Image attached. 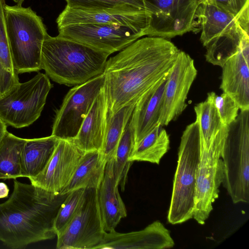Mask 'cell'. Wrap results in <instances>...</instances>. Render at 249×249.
<instances>
[{
	"label": "cell",
	"instance_id": "6da1fadb",
	"mask_svg": "<svg viewBox=\"0 0 249 249\" xmlns=\"http://www.w3.org/2000/svg\"><path fill=\"white\" fill-rule=\"evenodd\" d=\"M179 50L167 38L147 36L107 60L103 74L108 114L136 104L146 91L168 76Z\"/></svg>",
	"mask_w": 249,
	"mask_h": 249
},
{
	"label": "cell",
	"instance_id": "7a4b0ae2",
	"mask_svg": "<svg viewBox=\"0 0 249 249\" xmlns=\"http://www.w3.org/2000/svg\"><path fill=\"white\" fill-rule=\"evenodd\" d=\"M68 194L49 192L14 179L13 192L0 204V241L10 249H23L54 238L55 217Z\"/></svg>",
	"mask_w": 249,
	"mask_h": 249
},
{
	"label": "cell",
	"instance_id": "3957f363",
	"mask_svg": "<svg viewBox=\"0 0 249 249\" xmlns=\"http://www.w3.org/2000/svg\"><path fill=\"white\" fill-rule=\"evenodd\" d=\"M109 54L80 42L49 35L41 51V68L53 81L73 86L104 73Z\"/></svg>",
	"mask_w": 249,
	"mask_h": 249
},
{
	"label": "cell",
	"instance_id": "277c9868",
	"mask_svg": "<svg viewBox=\"0 0 249 249\" xmlns=\"http://www.w3.org/2000/svg\"><path fill=\"white\" fill-rule=\"evenodd\" d=\"M5 25L14 68L19 73L41 68L43 42L49 35L41 17L31 7H4Z\"/></svg>",
	"mask_w": 249,
	"mask_h": 249
},
{
	"label": "cell",
	"instance_id": "5b68a950",
	"mask_svg": "<svg viewBox=\"0 0 249 249\" xmlns=\"http://www.w3.org/2000/svg\"><path fill=\"white\" fill-rule=\"evenodd\" d=\"M201 151V137L196 120L186 127L180 139L167 214L171 224H181L193 217L196 174Z\"/></svg>",
	"mask_w": 249,
	"mask_h": 249
},
{
	"label": "cell",
	"instance_id": "8992f818",
	"mask_svg": "<svg viewBox=\"0 0 249 249\" xmlns=\"http://www.w3.org/2000/svg\"><path fill=\"white\" fill-rule=\"evenodd\" d=\"M221 158L222 184L233 203L249 202V110H240L228 125Z\"/></svg>",
	"mask_w": 249,
	"mask_h": 249
},
{
	"label": "cell",
	"instance_id": "52a82bcc",
	"mask_svg": "<svg viewBox=\"0 0 249 249\" xmlns=\"http://www.w3.org/2000/svg\"><path fill=\"white\" fill-rule=\"evenodd\" d=\"M52 87L48 76L41 72L19 83L0 98V119L16 128L30 125L41 115Z\"/></svg>",
	"mask_w": 249,
	"mask_h": 249
},
{
	"label": "cell",
	"instance_id": "ba28073f",
	"mask_svg": "<svg viewBox=\"0 0 249 249\" xmlns=\"http://www.w3.org/2000/svg\"><path fill=\"white\" fill-rule=\"evenodd\" d=\"M228 126L216 137L209 149L201 144L200 162L196 174L193 217L203 225L213 210L212 204L219 196L222 183L224 164L221 159Z\"/></svg>",
	"mask_w": 249,
	"mask_h": 249
},
{
	"label": "cell",
	"instance_id": "9c48e42d",
	"mask_svg": "<svg viewBox=\"0 0 249 249\" xmlns=\"http://www.w3.org/2000/svg\"><path fill=\"white\" fill-rule=\"evenodd\" d=\"M104 230L98 203V190L85 189L84 196L76 214L57 236L58 249H95L103 241Z\"/></svg>",
	"mask_w": 249,
	"mask_h": 249
},
{
	"label": "cell",
	"instance_id": "30bf717a",
	"mask_svg": "<svg viewBox=\"0 0 249 249\" xmlns=\"http://www.w3.org/2000/svg\"><path fill=\"white\" fill-rule=\"evenodd\" d=\"M104 83L103 73L70 89L56 112L51 135L59 140H72Z\"/></svg>",
	"mask_w": 249,
	"mask_h": 249
},
{
	"label": "cell",
	"instance_id": "8fae6325",
	"mask_svg": "<svg viewBox=\"0 0 249 249\" xmlns=\"http://www.w3.org/2000/svg\"><path fill=\"white\" fill-rule=\"evenodd\" d=\"M149 16L146 36L164 38L192 31L200 0H142Z\"/></svg>",
	"mask_w": 249,
	"mask_h": 249
},
{
	"label": "cell",
	"instance_id": "7c38bea8",
	"mask_svg": "<svg viewBox=\"0 0 249 249\" xmlns=\"http://www.w3.org/2000/svg\"><path fill=\"white\" fill-rule=\"evenodd\" d=\"M58 36L72 40L109 55L145 36V32L112 24H79L58 28Z\"/></svg>",
	"mask_w": 249,
	"mask_h": 249
},
{
	"label": "cell",
	"instance_id": "4fadbf2b",
	"mask_svg": "<svg viewBox=\"0 0 249 249\" xmlns=\"http://www.w3.org/2000/svg\"><path fill=\"white\" fill-rule=\"evenodd\" d=\"M197 73L194 60L179 50L163 91L159 119L162 126L176 120L187 107L186 101Z\"/></svg>",
	"mask_w": 249,
	"mask_h": 249
},
{
	"label": "cell",
	"instance_id": "5bb4252c",
	"mask_svg": "<svg viewBox=\"0 0 249 249\" xmlns=\"http://www.w3.org/2000/svg\"><path fill=\"white\" fill-rule=\"evenodd\" d=\"M84 152L71 141L60 140L44 169L29 178L34 185L59 194L67 185Z\"/></svg>",
	"mask_w": 249,
	"mask_h": 249
},
{
	"label": "cell",
	"instance_id": "9a60e30c",
	"mask_svg": "<svg viewBox=\"0 0 249 249\" xmlns=\"http://www.w3.org/2000/svg\"><path fill=\"white\" fill-rule=\"evenodd\" d=\"M57 27L79 24H112L145 32L149 16L145 9L84 10L67 6L56 19Z\"/></svg>",
	"mask_w": 249,
	"mask_h": 249
},
{
	"label": "cell",
	"instance_id": "2e32d148",
	"mask_svg": "<svg viewBox=\"0 0 249 249\" xmlns=\"http://www.w3.org/2000/svg\"><path fill=\"white\" fill-rule=\"evenodd\" d=\"M174 245L170 231L160 221H156L139 231L106 232L103 241L95 249H163Z\"/></svg>",
	"mask_w": 249,
	"mask_h": 249
},
{
	"label": "cell",
	"instance_id": "e0dca14e",
	"mask_svg": "<svg viewBox=\"0 0 249 249\" xmlns=\"http://www.w3.org/2000/svg\"><path fill=\"white\" fill-rule=\"evenodd\" d=\"M249 4L242 10L235 24L206 46V61L222 67L231 57L249 46Z\"/></svg>",
	"mask_w": 249,
	"mask_h": 249
},
{
	"label": "cell",
	"instance_id": "ac0fdd59",
	"mask_svg": "<svg viewBox=\"0 0 249 249\" xmlns=\"http://www.w3.org/2000/svg\"><path fill=\"white\" fill-rule=\"evenodd\" d=\"M221 68L220 89L240 110H249V46L229 58Z\"/></svg>",
	"mask_w": 249,
	"mask_h": 249
},
{
	"label": "cell",
	"instance_id": "d6986e66",
	"mask_svg": "<svg viewBox=\"0 0 249 249\" xmlns=\"http://www.w3.org/2000/svg\"><path fill=\"white\" fill-rule=\"evenodd\" d=\"M107 113V102L103 87L83 121L77 135L71 141L81 151H101Z\"/></svg>",
	"mask_w": 249,
	"mask_h": 249
},
{
	"label": "cell",
	"instance_id": "ffe728a7",
	"mask_svg": "<svg viewBox=\"0 0 249 249\" xmlns=\"http://www.w3.org/2000/svg\"><path fill=\"white\" fill-rule=\"evenodd\" d=\"M241 11L235 15L213 3L199 2L194 16L191 31L200 33V40L205 47L213 39L232 28L236 23Z\"/></svg>",
	"mask_w": 249,
	"mask_h": 249
},
{
	"label": "cell",
	"instance_id": "44dd1931",
	"mask_svg": "<svg viewBox=\"0 0 249 249\" xmlns=\"http://www.w3.org/2000/svg\"><path fill=\"white\" fill-rule=\"evenodd\" d=\"M167 77L146 91L135 105L130 118L134 132L135 145L159 123L160 111Z\"/></svg>",
	"mask_w": 249,
	"mask_h": 249
},
{
	"label": "cell",
	"instance_id": "7402d4cb",
	"mask_svg": "<svg viewBox=\"0 0 249 249\" xmlns=\"http://www.w3.org/2000/svg\"><path fill=\"white\" fill-rule=\"evenodd\" d=\"M113 160L107 162L104 178L98 190V203L106 232L115 231L121 219L127 215L113 170Z\"/></svg>",
	"mask_w": 249,
	"mask_h": 249
},
{
	"label": "cell",
	"instance_id": "603a6c76",
	"mask_svg": "<svg viewBox=\"0 0 249 249\" xmlns=\"http://www.w3.org/2000/svg\"><path fill=\"white\" fill-rule=\"evenodd\" d=\"M59 139L50 136L26 139L21 155V176L29 179L44 169L59 142Z\"/></svg>",
	"mask_w": 249,
	"mask_h": 249
},
{
	"label": "cell",
	"instance_id": "cb8c5ba5",
	"mask_svg": "<svg viewBox=\"0 0 249 249\" xmlns=\"http://www.w3.org/2000/svg\"><path fill=\"white\" fill-rule=\"evenodd\" d=\"M107 162L99 151L84 152L67 185L64 194L79 189H98L104 177Z\"/></svg>",
	"mask_w": 249,
	"mask_h": 249
},
{
	"label": "cell",
	"instance_id": "d4e9b609",
	"mask_svg": "<svg viewBox=\"0 0 249 249\" xmlns=\"http://www.w3.org/2000/svg\"><path fill=\"white\" fill-rule=\"evenodd\" d=\"M159 123L135 144L130 161H148L159 164L170 148L169 136Z\"/></svg>",
	"mask_w": 249,
	"mask_h": 249
},
{
	"label": "cell",
	"instance_id": "484cf974",
	"mask_svg": "<svg viewBox=\"0 0 249 249\" xmlns=\"http://www.w3.org/2000/svg\"><path fill=\"white\" fill-rule=\"evenodd\" d=\"M194 110L199 126L202 145L208 150L227 125L222 124L210 92L208 93L206 100L195 106Z\"/></svg>",
	"mask_w": 249,
	"mask_h": 249
},
{
	"label": "cell",
	"instance_id": "4316f807",
	"mask_svg": "<svg viewBox=\"0 0 249 249\" xmlns=\"http://www.w3.org/2000/svg\"><path fill=\"white\" fill-rule=\"evenodd\" d=\"M25 140L7 131L0 142V179L21 177V155Z\"/></svg>",
	"mask_w": 249,
	"mask_h": 249
},
{
	"label": "cell",
	"instance_id": "83f0119b",
	"mask_svg": "<svg viewBox=\"0 0 249 249\" xmlns=\"http://www.w3.org/2000/svg\"><path fill=\"white\" fill-rule=\"evenodd\" d=\"M5 4V0H0V98L19 83L6 32L4 15Z\"/></svg>",
	"mask_w": 249,
	"mask_h": 249
},
{
	"label": "cell",
	"instance_id": "f1b7e54d",
	"mask_svg": "<svg viewBox=\"0 0 249 249\" xmlns=\"http://www.w3.org/2000/svg\"><path fill=\"white\" fill-rule=\"evenodd\" d=\"M135 105L124 106L112 114L107 113V127L100 151L107 162L113 159L118 143Z\"/></svg>",
	"mask_w": 249,
	"mask_h": 249
},
{
	"label": "cell",
	"instance_id": "f546056e",
	"mask_svg": "<svg viewBox=\"0 0 249 249\" xmlns=\"http://www.w3.org/2000/svg\"><path fill=\"white\" fill-rule=\"evenodd\" d=\"M134 146V132L130 118L118 143L113 160L114 177L117 184L121 186L123 191L128 170L133 162L130 161V158Z\"/></svg>",
	"mask_w": 249,
	"mask_h": 249
},
{
	"label": "cell",
	"instance_id": "4dcf8cb0",
	"mask_svg": "<svg viewBox=\"0 0 249 249\" xmlns=\"http://www.w3.org/2000/svg\"><path fill=\"white\" fill-rule=\"evenodd\" d=\"M85 189L69 193L55 217L54 228L56 236L61 234L77 212L84 196Z\"/></svg>",
	"mask_w": 249,
	"mask_h": 249
},
{
	"label": "cell",
	"instance_id": "1f68e13d",
	"mask_svg": "<svg viewBox=\"0 0 249 249\" xmlns=\"http://www.w3.org/2000/svg\"><path fill=\"white\" fill-rule=\"evenodd\" d=\"M67 6L84 10L145 9L142 0H65Z\"/></svg>",
	"mask_w": 249,
	"mask_h": 249
},
{
	"label": "cell",
	"instance_id": "d6a6232c",
	"mask_svg": "<svg viewBox=\"0 0 249 249\" xmlns=\"http://www.w3.org/2000/svg\"><path fill=\"white\" fill-rule=\"evenodd\" d=\"M210 93L222 124L229 125L237 117L239 107L229 95L224 92L220 95H217L214 92Z\"/></svg>",
	"mask_w": 249,
	"mask_h": 249
},
{
	"label": "cell",
	"instance_id": "836d02e7",
	"mask_svg": "<svg viewBox=\"0 0 249 249\" xmlns=\"http://www.w3.org/2000/svg\"><path fill=\"white\" fill-rule=\"evenodd\" d=\"M215 4L231 13L237 15L249 3V0H200Z\"/></svg>",
	"mask_w": 249,
	"mask_h": 249
},
{
	"label": "cell",
	"instance_id": "e575fe53",
	"mask_svg": "<svg viewBox=\"0 0 249 249\" xmlns=\"http://www.w3.org/2000/svg\"><path fill=\"white\" fill-rule=\"evenodd\" d=\"M9 193V189L7 184L0 182V199L8 197Z\"/></svg>",
	"mask_w": 249,
	"mask_h": 249
},
{
	"label": "cell",
	"instance_id": "d590c367",
	"mask_svg": "<svg viewBox=\"0 0 249 249\" xmlns=\"http://www.w3.org/2000/svg\"><path fill=\"white\" fill-rule=\"evenodd\" d=\"M7 125L0 119V142L7 132Z\"/></svg>",
	"mask_w": 249,
	"mask_h": 249
},
{
	"label": "cell",
	"instance_id": "8d00e7d4",
	"mask_svg": "<svg viewBox=\"0 0 249 249\" xmlns=\"http://www.w3.org/2000/svg\"><path fill=\"white\" fill-rule=\"evenodd\" d=\"M14 2L17 4L22 5V3L25 0H12Z\"/></svg>",
	"mask_w": 249,
	"mask_h": 249
}]
</instances>
